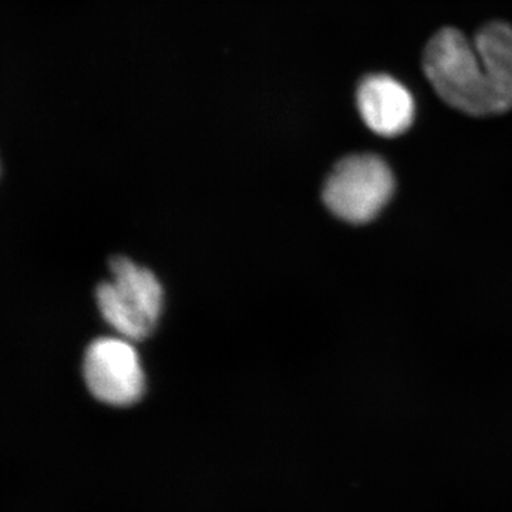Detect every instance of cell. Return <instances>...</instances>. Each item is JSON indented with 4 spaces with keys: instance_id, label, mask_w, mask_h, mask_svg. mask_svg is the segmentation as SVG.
Here are the masks:
<instances>
[{
    "instance_id": "obj_4",
    "label": "cell",
    "mask_w": 512,
    "mask_h": 512,
    "mask_svg": "<svg viewBox=\"0 0 512 512\" xmlns=\"http://www.w3.org/2000/svg\"><path fill=\"white\" fill-rule=\"evenodd\" d=\"M83 373L90 393L111 406H130L146 390L140 357L124 338L94 340L84 355Z\"/></svg>"
},
{
    "instance_id": "obj_3",
    "label": "cell",
    "mask_w": 512,
    "mask_h": 512,
    "mask_svg": "<svg viewBox=\"0 0 512 512\" xmlns=\"http://www.w3.org/2000/svg\"><path fill=\"white\" fill-rule=\"evenodd\" d=\"M394 192L392 170L375 154H355L333 168L323 201L336 217L350 224H366L386 207Z\"/></svg>"
},
{
    "instance_id": "obj_1",
    "label": "cell",
    "mask_w": 512,
    "mask_h": 512,
    "mask_svg": "<svg viewBox=\"0 0 512 512\" xmlns=\"http://www.w3.org/2000/svg\"><path fill=\"white\" fill-rule=\"evenodd\" d=\"M424 72L441 99L473 116L512 109V28L490 23L468 40L456 29H443L430 40Z\"/></svg>"
},
{
    "instance_id": "obj_5",
    "label": "cell",
    "mask_w": 512,
    "mask_h": 512,
    "mask_svg": "<svg viewBox=\"0 0 512 512\" xmlns=\"http://www.w3.org/2000/svg\"><path fill=\"white\" fill-rule=\"evenodd\" d=\"M357 109L373 133L397 137L412 127L416 104L403 83L387 74H372L357 89Z\"/></svg>"
},
{
    "instance_id": "obj_2",
    "label": "cell",
    "mask_w": 512,
    "mask_h": 512,
    "mask_svg": "<svg viewBox=\"0 0 512 512\" xmlns=\"http://www.w3.org/2000/svg\"><path fill=\"white\" fill-rule=\"evenodd\" d=\"M111 279L97 288V305L104 320L121 338L138 342L156 329L163 309V288L153 272L130 259L114 258Z\"/></svg>"
}]
</instances>
